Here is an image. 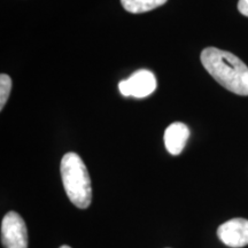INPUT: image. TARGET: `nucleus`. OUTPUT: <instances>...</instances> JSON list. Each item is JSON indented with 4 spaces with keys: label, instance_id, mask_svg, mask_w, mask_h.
Instances as JSON below:
<instances>
[{
    "label": "nucleus",
    "instance_id": "obj_2",
    "mask_svg": "<svg viewBox=\"0 0 248 248\" xmlns=\"http://www.w3.org/2000/svg\"><path fill=\"white\" fill-rule=\"evenodd\" d=\"M61 177L64 191L77 208L86 209L92 201L91 179L78 154L69 152L61 160Z\"/></svg>",
    "mask_w": 248,
    "mask_h": 248
},
{
    "label": "nucleus",
    "instance_id": "obj_4",
    "mask_svg": "<svg viewBox=\"0 0 248 248\" xmlns=\"http://www.w3.org/2000/svg\"><path fill=\"white\" fill-rule=\"evenodd\" d=\"M119 89L124 97L146 98L156 89V78L152 71L140 69L133 73L128 79L121 80Z\"/></svg>",
    "mask_w": 248,
    "mask_h": 248
},
{
    "label": "nucleus",
    "instance_id": "obj_6",
    "mask_svg": "<svg viewBox=\"0 0 248 248\" xmlns=\"http://www.w3.org/2000/svg\"><path fill=\"white\" fill-rule=\"evenodd\" d=\"M190 137V129L181 122H175L167 128L164 132V145L171 155H179L184 150Z\"/></svg>",
    "mask_w": 248,
    "mask_h": 248
},
{
    "label": "nucleus",
    "instance_id": "obj_8",
    "mask_svg": "<svg viewBox=\"0 0 248 248\" xmlns=\"http://www.w3.org/2000/svg\"><path fill=\"white\" fill-rule=\"evenodd\" d=\"M12 91V79L6 74H1L0 76V109H4L6 102H7L9 94Z\"/></svg>",
    "mask_w": 248,
    "mask_h": 248
},
{
    "label": "nucleus",
    "instance_id": "obj_5",
    "mask_svg": "<svg viewBox=\"0 0 248 248\" xmlns=\"http://www.w3.org/2000/svg\"><path fill=\"white\" fill-rule=\"evenodd\" d=\"M217 235L223 244L232 248L248 245V219L232 218L217 229Z\"/></svg>",
    "mask_w": 248,
    "mask_h": 248
},
{
    "label": "nucleus",
    "instance_id": "obj_10",
    "mask_svg": "<svg viewBox=\"0 0 248 248\" xmlns=\"http://www.w3.org/2000/svg\"><path fill=\"white\" fill-rule=\"evenodd\" d=\"M60 248H71V247H69V246H67V245H63V246H61Z\"/></svg>",
    "mask_w": 248,
    "mask_h": 248
},
{
    "label": "nucleus",
    "instance_id": "obj_3",
    "mask_svg": "<svg viewBox=\"0 0 248 248\" xmlns=\"http://www.w3.org/2000/svg\"><path fill=\"white\" fill-rule=\"evenodd\" d=\"M1 244L5 248H28L26 222L17 213L9 212L2 218Z\"/></svg>",
    "mask_w": 248,
    "mask_h": 248
},
{
    "label": "nucleus",
    "instance_id": "obj_9",
    "mask_svg": "<svg viewBox=\"0 0 248 248\" xmlns=\"http://www.w3.org/2000/svg\"><path fill=\"white\" fill-rule=\"evenodd\" d=\"M238 9L245 16L248 17V0H239L238 2Z\"/></svg>",
    "mask_w": 248,
    "mask_h": 248
},
{
    "label": "nucleus",
    "instance_id": "obj_1",
    "mask_svg": "<svg viewBox=\"0 0 248 248\" xmlns=\"http://www.w3.org/2000/svg\"><path fill=\"white\" fill-rule=\"evenodd\" d=\"M200 60L204 69L223 88L238 95H248V67L237 55L207 47L201 52Z\"/></svg>",
    "mask_w": 248,
    "mask_h": 248
},
{
    "label": "nucleus",
    "instance_id": "obj_7",
    "mask_svg": "<svg viewBox=\"0 0 248 248\" xmlns=\"http://www.w3.org/2000/svg\"><path fill=\"white\" fill-rule=\"evenodd\" d=\"M168 0H121L123 8L133 14L146 13L166 4Z\"/></svg>",
    "mask_w": 248,
    "mask_h": 248
}]
</instances>
